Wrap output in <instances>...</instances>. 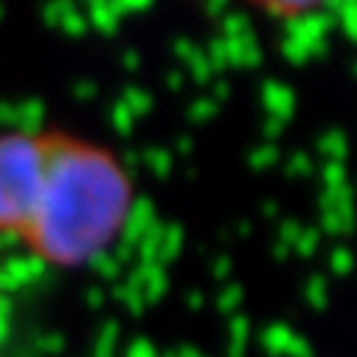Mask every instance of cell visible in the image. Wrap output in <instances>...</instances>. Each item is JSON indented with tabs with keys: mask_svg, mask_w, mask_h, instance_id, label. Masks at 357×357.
<instances>
[{
	"mask_svg": "<svg viewBox=\"0 0 357 357\" xmlns=\"http://www.w3.org/2000/svg\"><path fill=\"white\" fill-rule=\"evenodd\" d=\"M301 231H304V225L298 222V220H284L282 225H279V239L276 242H284V245H296V239L301 236Z\"/></svg>",
	"mask_w": 357,
	"mask_h": 357,
	"instance_id": "obj_24",
	"label": "cell"
},
{
	"mask_svg": "<svg viewBox=\"0 0 357 357\" xmlns=\"http://www.w3.org/2000/svg\"><path fill=\"white\" fill-rule=\"evenodd\" d=\"M189 307H192V310H200V307H203V293H200V290H195V293L189 296Z\"/></svg>",
	"mask_w": 357,
	"mask_h": 357,
	"instance_id": "obj_36",
	"label": "cell"
},
{
	"mask_svg": "<svg viewBox=\"0 0 357 357\" xmlns=\"http://www.w3.org/2000/svg\"><path fill=\"white\" fill-rule=\"evenodd\" d=\"M146 271H149V296L152 298H158L163 290H166V276H163V271H160V267H146Z\"/></svg>",
	"mask_w": 357,
	"mask_h": 357,
	"instance_id": "obj_27",
	"label": "cell"
},
{
	"mask_svg": "<svg viewBox=\"0 0 357 357\" xmlns=\"http://www.w3.org/2000/svg\"><path fill=\"white\" fill-rule=\"evenodd\" d=\"M228 357H245V346H228Z\"/></svg>",
	"mask_w": 357,
	"mask_h": 357,
	"instance_id": "obj_40",
	"label": "cell"
},
{
	"mask_svg": "<svg viewBox=\"0 0 357 357\" xmlns=\"http://www.w3.org/2000/svg\"><path fill=\"white\" fill-rule=\"evenodd\" d=\"M169 87H172V91H181V87H183V76L181 73H172L169 76Z\"/></svg>",
	"mask_w": 357,
	"mask_h": 357,
	"instance_id": "obj_37",
	"label": "cell"
},
{
	"mask_svg": "<svg viewBox=\"0 0 357 357\" xmlns=\"http://www.w3.org/2000/svg\"><path fill=\"white\" fill-rule=\"evenodd\" d=\"M242 298H245V290H242L239 284H228V287H222V290L217 293V310L225 312V315H236Z\"/></svg>",
	"mask_w": 357,
	"mask_h": 357,
	"instance_id": "obj_13",
	"label": "cell"
},
{
	"mask_svg": "<svg viewBox=\"0 0 357 357\" xmlns=\"http://www.w3.org/2000/svg\"><path fill=\"white\" fill-rule=\"evenodd\" d=\"M220 29H222V37H225V40H231V37H245V34H250V20H248V15H242V12H228V15L220 17Z\"/></svg>",
	"mask_w": 357,
	"mask_h": 357,
	"instance_id": "obj_9",
	"label": "cell"
},
{
	"mask_svg": "<svg viewBox=\"0 0 357 357\" xmlns=\"http://www.w3.org/2000/svg\"><path fill=\"white\" fill-rule=\"evenodd\" d=\"M228 335H231V346H245L248 343V335H250V321L245 315H231L228 321Z\"/></svg>",
	"mask_w": 357,
	"mask_h": 357,
	"instance_id": "obj_21",
	"label": "cell"
},
{
	"mask_svg": "<svg viewBox=\"0 0 357 357\" xmlns=\"http://www.w3.org/2000/svg\"><path fill=\"white\" fill-rule=\"evenodd\" d=\"M228 96H231V84H228V82H217V84H214V96H211V99H214V102H225Z\"/></svg>",
	"mask_w": 357,
	"mask_h": 357,
	"instance_id": "obj_33",
	"label": "cell"
},
{
	"mask_svg": "<svg viewBox=\"0 0 357 357\" xmlns=\"http://www.w3.org/2000/svg\"><path fill=\"white\" fill-rule=\"evenodd\" d=\"M174 357H203V354H200L197 349H192V346H183L181 351H177V354H174Z\"/></svg>",
	"mask_w": 357,
	"mask_h": 357,
	"instance_id": "obj_38",
	"label": "cell"
},
{
	"mask_svg": "<svg viewBox=\"0 0 357 357\" xmlns=\"http://www.w3.org/2000/svg\"><path fill=\"white\" fill-rule=\"evenodd\" d=\"M321 181H324V189L346 186V166L343 163H335V160H326L324 169H321Z\"/></svg>",
	"mask_w": 357,
	"mask_h": 357,
	"instance_id": "obj_17",
	"label": "cell"
},
{
	"mask_svg": "<svg viewBox=\"0 0 357 357\" xmlns=\"http://www.w3.org/2000/svg\"><path fill=\"white\" fill-rule=\"evenodd\" d=\"M349 68H351V76H357V59H354V62H351Z\"/></svg>",
	"mask_w": 357,
	"mask_h": 357,
	"instance_id": "obj_42",
	"label": "cell"
},
{
	"mask_svg": "<svg viewBox=\"0 0 357 357\" xmlns=\"http://www.w3.org/2000/svg\"><path fill=\"white\" fill-rule=\"evenodd\" d=\"M261 214H264V217H276V214H279V203H276V200H264V203H261Z\"/></svg>",
	"mask_w": 357,
	"mask_h": 357,
	"instance_id": "obj_35",
	"label": "cell"
},
{
	"mask_svg": "<svg viewBox=\"0 0 357 357\" xmlns=\"http://www.w3.org/2000/svg\"><path fill=\"white\" fill-rule=\"evenodd\" d=\"M261 132H264L267 138H271V141H276V138L284 132V121H279V119H271V116H267V119H264V124H261Z\"/></svg>",
	"mask_w": 357,
	"mask_h": 357,
	"instance_id": "obj_29",
	"label": "cell"
},
{
	"mask_svg": "<svg viewBox=\"0 0 357 357\" xmlns=\"http://www.w3.org/2000/svg\"><path fill=\"white\" fill-rule=\"evenodd\" d=\"M189 149H192V138L183 135V138H181V152H189Z\"/></svg>",
	"mask_w": 357,
	"mask_h": 357,
	"instance_id": "obj_41",
	"label": "cell"
},
{
	"mask_svg": "<svg viewBox=\"0 0 357 357\" xmlns=\"http://www.w3.org/2000/svg\"><path fill=\"white\" fill-rule=\"evenodd\" d=\"M181 248H183V228L181 225H169L163 231V239H160V256L169 261V259H174L177 253H181Z\"/></svg>",
	"mask_w": 357,
	"mask_h": 357,
	"instance_id": "obj_14",
	"label": "cell"
},
{
	"mask_svg": "<svg viewBox=\"0 0 357 357\" xmlns=\"http://www.w3.org/2000/svg\"><path fill=\"white\" fill-rule=\"evenodd\" d=\"M312 169H315V163L307 152H293L287 158V174H293V177H310Z\"/></svg>",
	"mask_w": 357,
	"mask_h": 357,
	"instance_id": "obj_22",
	"label": "cell"
},
{
	"mask_svg": "<svg viewBox=\"0 0 357 357\" xmlns=\"http://www.w3.org/2000/svg\"><path fill=\"white\" fill-rule=\"evenodd\" d=\"M174 54H177V56H183V59L189 62V59H192V56L197 54V45H195L192 40L181 37V40H177V43H174Z\"/></svg>",
	"mask_w": 357,
	"mask_h": 357,
	"instance_id": "obj_30",
	"label": "cell"
},
{
	"mask_svg": "<svg viewBox=\"0 0 357 357\" xmlns=\"http://www.w3.org/2000/svg\"><path fill=\"white\" fill-rule=\"evenodd\" d=\"M276 160H279V146H276V144H261V146H256V149L250 152L248 166L256 169V172H264V169H271Z\"/></svg>",
	"mask_w": 357,
	"mask_h": 357,
	"instance_id": "obj_11",
	"label": "cell"
},
{
	"mask_svg": "<svg viewBox=\"0 0 357 357\" xmlns=\"http://www.w3.org/2000/svg\"><path fill=\"white\" fill-rule=\"evenodd\" d=\"M346 135L340 130H329L318 138V152L326 158V160H335V163H343L346 158Z\"/></svg>",
	"mask_w": 357,
	"mask_h": 357,
	"instance_id": "obj_7",
	"label": "cell"
},
{
	"mask_svg": "<svg viewBox=\"0 0 357 357\" xmlns=\"http://www.w3.org/2000/svg\"><path fill=\"white\" fill-rule=\"evenodd\" d=\"M132 186L121 163L65 132L0 135V234L48 264L93 261L124 231Z\"/></svg>",
	"mask_w": 357,
	"mask_h": 357,
	"instance_id": "obj_1",
	"label": "cell"
},
{
	"mask_svg": "<svg viewBox=\"0 0 357 357\" xmlns=\"http://www.w3.org/2000/svg\"><path fill=\"white\" fill-rule=\"evenodd\" d=\"M287 357H315V351H312V346H310V340H307V337L293 335L290 349H287Z\"/></svg>",
	"mask_w": 357,
	"mask_h": 357,
	"instance_id": "obj_25",
	"label": "cell"
},
{
	"mask_svg": "<svg viewBox=\"0 0 357 357\" xmlns=\"http://www.w3.org/2000/svg\"><path fill=\"white\" fill-rule=\"evenodd\" d=\"M149 163L155 166V172H158V174H169V166H172V158H169L166 152H155V155H149Z\"/></svg>",
	"mask_w": 357,
	"mask_h": 357,
	"instance_id": "obj_32",
	"label": "cell"
},
{
	"mask_svg": "<svg viewBox=\"0 0 357 357\" xmlns=\"http://www.w3.org/2000/svg\"><path fill=\"white\" fill-rule=\"evenodd\" d=\"M282 54H284V59L293 62V65H304V62H310V51H307V45L298 43V40H293V37H284V40H282Z\"/></svg>",
	"mask_w": 357,
	"mask_h": 357,
	"instance_id": "obj_20",
	"label": "cell"
},
{
	"mask_svg": "<svg viewBox=\"0 0 357 357\" xmlns=\"http://www.w3.org/2000/svg\"><path fill=\"white\" fill-rule=\"evenodd\" d=\"M222 43H225V62L228 65H234V68H259L261 48L256 43L253 31L245 34V37H231V40L222 37Z\"/></svg>",
	"mask_w": 357,
	"mask_h": 357,
	"instance_id": "obj_4",
	"label": "cell"
},
{
	"mask_svg": "<svg viewBox=\"0 0 357 357\" xmlns=\"http://www.w3.org/2000/svg\"><path fill=\"white\" fill-rule=\"evenodd\" d=\"M354 231V220H346L335 211H321V231L318 234H329V236H340Z\"/></svg>",
	"mask_w": 357,
	"mask_h": 357,
	"instance_id": "obj_12",
	"label": "cell"
},
{
	"mask_svg": "<svg viewBox=\"0 0 357 357\" xmlns=\"http://www.w3.org/2000/svg\"><path fill=\"white\" fill-rule=\"evenodd\" d=\"M160 239H163V228H160V225H152V234H149V239L144 242V256H146V259H152V256L160 250Z\"/></svg>",
	"mask_w": 357,
	"mask_h": 357,
	"instance_id": "obj_28",
	"label": "cell"
},
{
	"mask_svg": "<svg viewBox=\"0 0 357 357\" xmlns=\"http://www.w3.org/2000/svg\"><path fill=\"white\" fill-rule=\"evenodd\" d=\"M335 23H340L346 37L351 43H357V0H340V9H337V20Z\"/></svg>",
	"mask_w": 357,
	"mask_h": 357,
	"instance_id": "obj_10",
	"label": "cell"
},
{
	"mask_svg": "<svg viewBox=\"0 0 357 357\" xmlns=\"http://www.w3.org/2000/svg\"><path fill=\"white\" fill-rule=\"evenodd\" d=\"M321 211H335L346 220H354V195L349 186H337V189H324L321 192Z\"/></svg>",
	"mask_w": 357,
	"mask_h": 357,
	"instance_id": "obj_6",
	"label": "cell"
},
{
	"mask_svg": "<svg viewBox=\"0 0 357 357\" xmlns=\"http://www.w3.org/2000/svg\"><path fill=\"white\" fill-rule=\"evenodd\" d=\"M217 113H220V107H217V102H214L211 96H200V99H197V102H192V107H189V119H192V121H197V124L211 121Z\"/></svg>",
	"mask_w": 357,
	"mask_h": 357,
	"instance_id": "obj_15",
	"label": "cell"
},
{
	"mask_svg": "<svg viewBox=\"0 0 357 357\" xmlns=\"http://www.w3.org/2000/svg\"><path fill=\"white\" fill-rule=\"evenodd\" d=\"M206 59L211 62V68H214V70L228 68V62H225V43H222L220 37H214V40L208 43V54H206Z\"/></svg>",
	"mask_w": 357,
	"mask_h": 357,
	"instance_id": "obj_23",
	"label": "cell"
},
{
	"mask_svg": "<svg viewBox=\"0 0 357 357\" xmlns=\"http://www.w3.org/2000/svg\"><path fill=\"white\" fill-rule=\"evenodd\" d=\"M329 267L337 273V276H346L354 271V256L349 248H332L329 250Z\"/></svg>",
	"mask_w": 357,
	"mask_h": 357,
	"instance_id": "obj_18",
	"label": "cell"
},
{
	"mask_svg": "<svg viewBox=\"0 0 357 357\" xmlns=\"http://www.w3.org/2000/svg\"><path fill=\"white\" fill-rule=\"evenodd\" d=\"M231 267H234L231 256H217V259L211 261V276H214L217 282H225V279L231 276Z\"/></svg>",
	"mask_w": 357,
	"mask_h": 357,
	"instance_id": "obj_26",
	"label": "cell"
},
{
	"mask_svg": "<svg viewBox=\"0 0 357 357\" xmlns=\"http://www.w3.org/2000/svg\"><path fill=\"white\" fill-rule=\"evenodd\" d=\"M318 248H321V234H318V228H304L301 236H298L296 245H293V250H296L298 256H304V259L315 256Z\"/></svg>",
	"mask_w": 357,
	"mask_h": 357,
	"instance_id": "obj_16",
	"label": "cell"
},
{
	"mask_svg": "<svg viewBox=\"0 0 357 357\" xmlns=\"http://www.w3.org/2000/svg\"><path fill=\"white\" fill-rule=\"evenodd\" d=\"M261 105L267 113H271V119L287 121L296 110V93H293L290 84H284L279 79H267L261 84Z\"/></svg>",
	"mask_w": 357,
	"mask_h": 357,
	"instance_id": "obj_3",
	"label": "cell"
},
{
	"mask_svg": "<svg viewBox=\"0 0 357 357\" xmlns=\"http://www.w3.org/2000/svg\"><path fill=\"white\" fill-rule=\"evenodd\" d=\"M189 68H192V79L197 82V84H208L211 82V76H214V68H211V62L206 59V54L197 48V54L189 59Z\"/></svg>",
	"mask_w": 357,
	"mask_h": 357,
	"instance_id": "obj_19",
	"label": "cell"
},
{
	"mask_svg": "<svg viewBox=\"0 0 357 357\" xmlns=\"http://www.w3.org/2000/svg\"><path fill=\"white\" fill-rule=\"evenodd\" d=\"M332 26H335V17L326 15L318 6L315 12H310V15L298 17V20H290L287 23V37H293V40H298L304 45H312L318 40H326V34L332 31Z\"/></svg>",
	"mask_w": 357,
	"mask_h": 357,
	"instance_id": "obj_2",
	"label": "cell"
},
{
	"mask_svg": "<svg viewBox=\"0 0 357 357\" xmlns=\"http://www.w3.org/2000/svg\"><path fill=\"white\" fill-rule=\"evenodd\" d=\"M236 234H239V236H248V234H250V222H248V220L236 222Z\"/></svg>",
	"mask_w": 357,
	"mask_h": 357,
	"instance_id": "obj_39",
	"label": "cell"
},
{
	"mask_svg": "<svg viewBox=\"0 0 357 357\" xmlns=\"http://www.w3.org/2000/svg\"><path fill=\"white\" fill-rule=\"evenodd\" d=\"M304 298L312 310H324L329 304V287H326V279L324 276H310L307 284H304Z\"/></svg>",
	"mask_w": 357,
	"mask_h": 357,
	"instance_id": "obj_8",
	"label": "cell"
},
{
	"mask_svg": "<svg viewBox=\"0 0 357 357\" xmlns=\"http://www.w3.org/2000/svg\"><path fill=\"white\" fill-rule=\"evenodd\" d=\"M206 15L220 23V17L228 15V0H208V3H206Z\"/></svg>",
	"mask_w": 357,
	"mask_h": 357,
	"instance_id": "obj_31",
	"label": "cell"
},
{
	"mask_svg": "<svg viewBox=\"0 0 357 357\" xmlns=\"http://www.w3.org/2000/svg\"><path fill=\"white\" fill-rule=\"evenodd\" d=\"M290 250H293L290 245H284V242H276V245H273V259H276V261H284V259L290 256Z\"/></svg>",
	"mask_w": 357,
	"mask_h": 357,
	"instance_id": "obj_34",
	"label": "cell"
},
{
	"mask_svg": "<svg viewBox=\"0 0 357 357\" xmlns=\"http://www.w3.org/2000/svg\"><path fill=\"white\" fill-rule=\"evenodd\" d=\"M293 329L287 324H271L261 335H259V343L261 349L271 354V357H287V349H290V340H293Z\"/></svg>",
	"mask_w": 357,
	"mask_h": 357,
	"instance_id": "obj_5",
	"label": "cell"
}]
</instances>
